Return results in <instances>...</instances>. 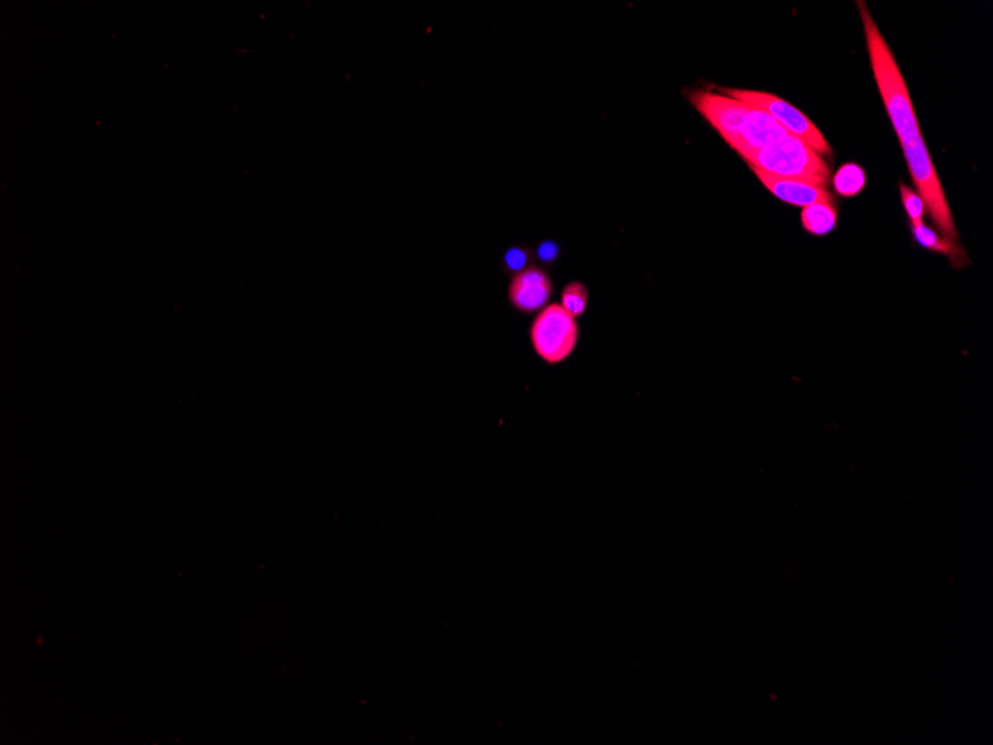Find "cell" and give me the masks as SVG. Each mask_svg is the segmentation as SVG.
<instances>
[{
    "mask_svg": "<svg viewBox=\"0 0 993 745\" xmlns=\"http://www.w3.org/2000/svg\"><path fill=\"white\" fill-rule=\"evenodd\" d=\"M720 93L732 97V99L743 101L751 108L762 109L779 122L781 127L789 136L800 138L809 148L816 150L818 155H832L829 142L822 136L820 130L813 124L804 112L787 103L779 96L769 95L763 91H751V89L722 88Z\"/></svg>",
    "mask_w": 993,
    "mask_h": 745,
    "instance_id": "3",
    "label": "cell"
},
{
    "mask_svg": "<svg viewBox=\"0 0 993 745\" xmlns=\"http://www.w3.org/2000/svg\"><path fill=\"white\" fill-rule=\"evenodd\" d=\"M867 176L861 166L848 164L842 166L833 178L834 191L842 197H856L865 190Z\"/></svg>",
    "mask_w": 993,
    "mask_h": 745,
    "instance_id": "11",
    "label": "cell"
},
{
    "mask_svg": "<svg viewBox=\"0 0 993 745\" xmlns=\"http://www.w3.org/2000/svg\"><path fill=\"white\" fill-rule=\"evenodd\" d=\"M588 289L579 282L569 283L561 295V305L573 317H580L588 307Z\"/></svg>",
    "mask_w": 993,
    "mask_h": 745,
    "instance_id": "12",
    "label": "cell"
},
{
    "mask_svg": "<svg viewBox=\"0 0 993 745\" xmlns=\"http://www.w3.org/2000/svg\"><path fill=\"white\" fill-rule=\"evenodd\" d=\"M740 157L750 169L760 170L769 176L795 179L821 186L829 182L828 162L797 137L787 136L768 148L752 150Z\"/></svg>",
    "mask_w": 993,
    "mask_h": 745,
    "instance_id": "2",
    "label": "cell"
},
{
    "mask_svg": "<svg viewBox=\"0 0 993 745\" xmlns=\"http://www.w3.org/2000/svg\"><path fill=\"white\" fill-rule=\"evenodd\" d=\"M552 295V284L547 272L537 267H528L518 272L508 288V298L519 312H537L548 303Z\"/></svg>",
    "mask_w": 993,
    "mask_h": 745,
    "instance_id": "7",
    "label": "cell"
},
{
    "mask_svg": "<svg viewBox=\"0 0 993 745\" xmlns=\"http://www.w3.org/2000/svg\"><path fill=\"white\" fill-rule=\"evenodd\" d=\"M858 10H860L862 27H865L867 51H869L874 81H876L883 105H885L895 133H897L899 145L905 152L911 181L917 186V193L922 198L923 206L927 207L928 213L942 232L943 237L949 240L951 243L959 244L954 216H952L937 170H935L921 130H919L917 113H915L905 77L891 52L890 45L883 38L878 24L874 23L869 8L866 7V3L858 2Z\"/></svg>",
    "mask_w": 993,
    "mask_h": 745,
    "instance_id": "1",
    "label": "cell"
},
{
    "mask_svg": "<svg viewBox=\"0 0 993 745\" xmlns=\"http://www.w3.org/2000/svg\"><path fill=\"white\" fill-rule=\"evenodd\" d=\"M504 260H506V266L507 268H511L512 271L520 272L525 270V266H527L528 254L524 248H511L506 256H504Z\"/></svg>",
    "mask_w": 993,
    "mask_h": 745,
    "instance_id": "14",
    "label": "cell"
},
{
    "mask_svg": "<svg viewBox=\"0 0 993 745\" xmlns=\"http://www.w3.org/2000/svg\"><path fill=\"white\" fill-rule=\"evenodd\" d=\"M690 103L698 109L712 127L718 130L723 141L731 145L735 141L740 127V122L750 112V106L743 101L732 99L723 93L695 91L690 95Z\"/></svg>",
    "mask_w": 993,
    "mask_h": 745,
    "instance_id": "5",
    "label": "cell"
},
{
    "mask_svg": "<svg viewBox=\"0 0 993 745\" xmlns=\"http://www.w3.org/2000/svg\"><path fill=\"white\" fill-rule=\"evenodd\" d=\"M911 234H914L919 246L947 256L956 268H964L967 264H970L966 251L959 244L951 243L949 240L944 239L943 235H940L939 232H935L933 228L925 225V223L911 225Z\"/></svg>",
    "mask_w": 993,
    "mask_h": 745,
    "instance_id": "9",
    "label": "cell"
},
{
    "mask_svg": "<svg viewBox=\"0 0 993 745\" xmlns=\"http://www.w3.org/2000/svg\"><path fill=\"white\" fill-rule=\"evenodd\" d=\"M751 170L776 198L787 203V205L804 207L805 209V207L817 205V203L833 201V197L825 190V186L816 185V183L811 182L795 181V179L769 176V174L760 172V170Z\"/></svg>",
    "mask_w": 993,
    "mask_h": 745,
    "instance_id": "8",
    "label": "cell"
},
{
    "mask_svg": "<svg viewBox=\"0 0 993 745\" xmlns=\"http://www.w3.org/2000/svg\"><path fill=\"white\" fill-rule=\"evenodd\" d=\"M837 209L834 203H817L801 211V227L817 237L828 235L836 228Z\"/></svg>",
    "mask_w": 993,
    "mask_h": 745,
    "instance_id": "10",
    "label": "cell"
},
{
    "mask_svg": "<svg viewBox=\"0 0 993 745\" xmlns=\"http://www.w3.org/2000/svg\"><path fill=\"white\" fill-rule=\"evenodd\" d=\"M899 194H902L903 206H905L906 213L909 216L911 225L922 223L925 206H923L922 198L919 197L917 191L909 188L907 185H899Z\"/></svg>",
    "mask_w": 993,
    "mask_h": 745,
    "instance_id": "13",
    "label": "cell"
},
{
    "mask_svg": "<svg viewBox=\"0 0 993 745\" xmlns=\"http://www.w3.org/2000/svg\"><path fill=\"white\" fill-rule=\"evenodd\" d=\"M557 256V246L553 242L541 243L539 247V258L544 262H552Z\"/></svg>",
    "mask_w": 993,
    "mask_h": 745,
    "instance_id": "15",
    "label": "cell"
},
{
    "mask_svg": "<svg viewBox=\"0 0 993 745\" xmlns=\"http://www.w3.org/2000/svg\"><path fill=\"white\" fill-rule=\"evenodd\" d=\"M787 136L789 134L769 113L763 112L762 109L751 108L740 122L735 141L728 146L739 155H744L768 148Z\"/></svg>",
    "mask_w": 993,
    "mask_h": 745,
    "instance_id": "6",
    "label": "cell"
},
{
    "mask_svg": "<svg viewBox=\"0 0 993 745\" xmlns=\"http://www.w3.org/2000/svg\"><path fill=\"white\" fill-rule=\"evenodd\" d=\"M579 341L576 317L565 312L563 305H548L531 325V344L541 359L549 365L568 359Z\"/></svg>",
    "mask_w": 993,
    "mask_h": 745,
    "instance_id": "4",
    "label": "cell"
}]
</instances>
